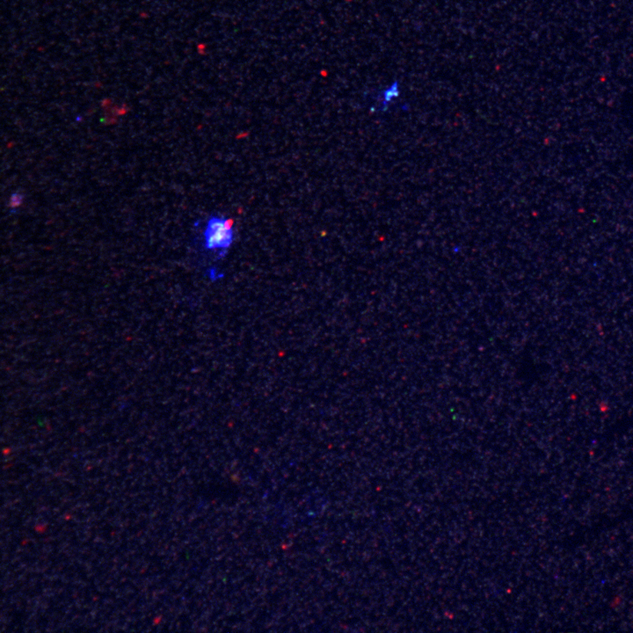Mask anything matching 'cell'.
Here are the masks:
<instances>
[{
    "mask_svg": "<svg viewBox=\"0 0 633 633\" xmlns=\"http://www.w3.org/2000/svg\"><path fill=\"white\" fill-rule=\"evenodd\" d=\"M204 238L207 250L220 251L222 256H224L233 243V220L211 215L204 229Z\"/></svg>",
    "mask_w": 633,
    "mask_h": 633,
    "instance_id": "obj_1",
    "label": "cell"
},
{
    "mask_svg": "<svg viewBox=\"0 0 633 633\" xmlns=\"http://www.w3.org/2000/svg\"><path fill=\"white\" fill-rule=\"evenodd\" d=\"M396 92H397V90H394V88H393L392 90L386 92V94H384V106H386L388 104V102H389L391 101V99H392L394 97V96H395Z\"/></svg>",
    "mask_w": 633,
    "mask_h": 633,
    "instance_id": "obj_2",
    "label": "cell"
}]
</instances>
